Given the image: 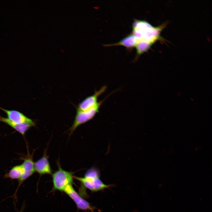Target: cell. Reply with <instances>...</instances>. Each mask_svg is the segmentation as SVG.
<instances>
[{
	"instance_id": "cell-1",
	"label": "cell",
	"mask_w": 212,
	"mask_h": 212,
	"mask_svg": "<svg viewBox=\"0 0 212 212\" xmlns=\"http://www.w3.org/2000/svg\"><path fill=\"white\" fill-rule=\"evenodd\" d=\"M73 177L92 191H98L110 186L104 183L100 180L99 171L95 168L88 170L83 177L74 176Z\"/></svg>"
},
{
	"instance_id": "cell-2",
	"label": "cell",
	"mask_w": 212,
	"mask_h": 212,
	"mask_svg": "<svg viewBox=\"0 0 212 212\" xmlns=\"http://www.w3.org/2000/svg\"><path fill=\"white\" fill-rule=\"evenodd\" d=\"M105 99L99 102L93 107L85 110H82L77 109L75 118L70 129L71 133H72L80 125L83 124L93 118L97 113Z\"/></svg>"
},
{
	"instance_id": "cell-3",
	"label": "cell",
	"mask_w": 212,
	"mask_h": 212,
	"mask_svg": "<svg viewBox=\"0 0 212 212\" xmlns=\"http://www.w3.org/2000/svg\"><path fill=\"white\" fill-rule=\"evenodd\" d=\"M73 176L71 172L63 170L59 165L58 170L52 174L53 189L64 191L67 186L72 184Z\"/></svg>"
},
{
	"instance_id": "cell-4",
	"label": "cell",
	"mask_w": 212,
	"mask_h": 212,
	"mask_svg": "<svg viewBox=\"0 0 212 212\" xmlns=\"http://www.w3.org/2000/svg\"><path fill=\"white\" fill-rule=\"evenodd\" d=\"M27 154L24 159V161L21 164L24 169V173L21 177L18 180V184L16 189L13 195L11 196L15 201L16 199V194L20 186L24 181L31 176L35 172L34 163L33 156L34 152L30 154L28 147L27 145Z\"/></svg>"
},
{
	"instance_id": "cell-5",
	"label": "cell",
	"mask_w": 212,
	"mask_h": 212,
	"mask_svg": "<svg viewBox=\"0 0 212 212\" xmlns=\"http://www.w3.org/2000/svg\"><path fill=\"white\" fill-rule=\"evenodd\" d=\"M64 192L74 201L79 209L93 211L94 208L88 202L81 197L74 189L72 184L67 186Z\"/></svg>"
},
{
	"instance_id": "cell-6",
	"label": "cell",
	"mask_w": 212,
	"mask_h": 212,
	"mask_svg": "<svg viewBox=\"0 0 212 212\" xmlns=\"http://www.w3.org/2000/svg\"><path fill=\"white\" fill-rule=\"evenodd\" d=\"M0 109L5 112L10 120L17 124H27L35 126V123L32 120L21 112L15 110H8L0 107Z\"/></svg>"
},
{
	"instance_id": "cell-7",
	"label": "cell",
	"mask_w": 212,
	"mask_h": 212,
	"mask_svg": "<svg viewBox=\"0 0 212 212\" xmlns=\"http://www.w3.org/2000/svg\"><path fill=\"white\" fill-rule=\"evenodd\" d=\"M106 88V86H104L99 90L95 91L94 94L86 97L79 103L77 109L85 110L94 107L98 102V97L105 92Z\"/></svg>"
},
{
	"instance_id": "cell-8",
	"label": "cell",
	"mask_w": 212,
	"mask_h": 212,
	"mask_svg": "<svg viewBox=\"0 0 212 212\" xmlns=\"http://www.w3.org/2000/svg\"><path fill=\"white\" fill-rule=\"evenodd\" d=\"M35 172L40 175L51 174L52 170L47 156L44 155L34 163Z\"/></svg>"
},
{
	"instance_id": "cell-9",
	"label": "cell",
	"mask_w": 212,
	"mask_h": 212,
	"mask_svg": "<svg viewBox=\"0 0 212 212\" xmlns=\"http://www.w3.org/2000/svg\"><path fill=\"white\" fill-rule=\"evenodd\" d=\"M0 122L6 123L23 136H24L26 132L31 127H33L32 125L27 124H16L7 118L2 117L0 115Z\"/></svg>"
},
{
	"instance_id": "cell-10",
	"label": "cell",
	"mask_w": 212,
	"mask_h": 212,
	"mask_svg": "<svg viewBox=\"0 0 212 212\" xmlns=\"http://www.w3.org/2000/svg\"><path fill=\"white\" fill-rule=\"evenodd\" d=\"M137 42L135 36L132 34L127 36L118 42L106 45V46L122 45L125 46L127 49H131L135 47Z\"/></svg>"
},
{
	"instance_id": "cell-11",
	"label": "cell",
	"mask_w": 212,
	"mask_h": 212,
	"mask_svg": "<svg viewBox=\"0 0 212 212\" xmlns=\"http://www.w3.org/2000/svg\"><path fill=\"white\" fill-rule=\"evenodd\" d=\"M24 173V169L22 165L13 167L6 173L5 174L4 178H9L12 179L18 180Z\"/></svg>"
},
{
	"instance_id": "cell-12",
	"label": "cell",
	"mask_w": 212,
	"mask_h": 212,
	"mask_svg": "<svg viewBox=\"0 0 212 212\" xmlns=\"http://www.w3.org/2000/svg\"><path fill=\"white\" fill-rule=\"evenodd\" d=\"M150 44L144 41H138L137 42L135 46L138 56L141 54L146 51L149 48Z\"/></svg>"
},
{
	"instance_id": "cell-13",
	"label": "cell",
	"mask_w": 212,
	"mask_h": 212,
	"mask_svg": "<svg viewBox=\"0 0 212 212\" xmlns=\"http://www.w3.org/2000/svg\"><path fill=\"white\" fill-rule=\"evenodd\" d=\"M24 208H25V204H24H24L22 205V207L21 208V210L19 212H23Z\"/></svg>"
}]
</instances>
